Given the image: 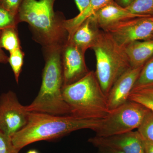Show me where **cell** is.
Masks as SVG:
<instances>
[{
  "label": "cell",
  "mask_w": 153,
  "mask_h": 153,
  "mask_svg": "<svg viewBox=\"0 0 153 153\" xmlns=\"http://www.w3.org/2000/svg\"><path fill=\"white\" fill-rule=\"evenodd\" d=\"M102 120L30 112L27 123L12 136L11 139L15 147L21 150L33 143L55 139L75 131L89 129L94 131L101 125Z\"/></svg>",
  "instance_id": "obj_1"
},
{
  "label": "cell",
  "mask_w": 153,
  "mask_h": 153,
  "mask_svg": "<svg viewBox=\"0 0 153 153\" xmlns=\"http://www.w3.org/2000/svg\"><path fill=\"white\" fill-rule=\"evenodd\" d=\"M55 0H24L18 16L19 22L30 25L34 40L43 49L62 48L68 41L62 13L55 12Z\"/></svg>",
  "instance_id": "obj_2"
},
{
  "label": "cell",
  "mask_w": 153,
  "mask_h": 153,
  "mask_svg": "<svg viewBox=\"0 0 153 153\" xmlns=\"http://www.w3.org/2000/svg\"><path fill=\"white\" fill-rule=\"evenodd\" d=\"M62 48L44 49L45 65L41 88L33 102L26 106L29 112L54 115H70V109L62 96L63 76Z\"/></svg>",
  "instance_id": "obj_3"
},
{
  "label": "cell",
  "mask_w": 153,
  "mask_h": 153,
  "mask_svg": "<svg viewBox=\"0 0 153 153\" xmlns=\"http://www.w3.org/2000/svg\"><path fill=\"white\" fill-rule=\"evenodd\" d=\"M62 94L70 108V115L76 117L103 119L110 111L107 97L94 71H89L76 82L63 86Z\"/></svg>",
  "instance_id": "obj_4"
},
{
  "label": "cell",
  "mask_w": 153,
  "mask_h": 153,
  "mask_svg": "<svg viewBox=\"0 0 153 153\" xmlns=\"http://www.w3.org/2000/svg\"><path fill=\"white\" fill-rule=\"evenodd\" d=\"M96 59V76L107 96L115 82L131 67L124 47L109 33L102 30L91 48Z\"/></svg>",
  "instance_id": "obj_5"
},
{
  "label": "cell",
  "mask_w": 153,
  "mask_h": 153,
  "mask_svg": "<svg viewBox=\"0 0 153 153\" xmlns=\"http://www.w3.org/2000/svg\"><path fill=\"white\" fill-rule=\"evenodd\" d=\"M149 109L135 102L128 100L110 111L95 131L98 137H109L133 131L142 123Z\"/></svg>",
  "instance_id": "obj_6"
},
{
  "label": "cell",
  "mask_w": 153,
  "mask_h": 153,
  "mask_svg": "<svg viewBox=\"0 0 153 153\" xmlns=\"http://www.w3.org/2000/svg\"><path fill=\"white\" fill-rule=\"evenodd\" d=\"M104 31L125 47L133 42L153 38V16L127 19L111 25Z\"/></svg>",
  "instance_id": "obj_7"
},
{
  "label": "cell",
  "mask_w": 153,
  "mask_h": 153,
  "mask_svg": "<svg viewBox=\"0 0 153 153\" xmlns=\"http://www.w3.org/2000/svg\"><path fill=\"white\" fill-rule=\"evenodd\" d=\"M29 112L14 92L3 94L0 96V131L12 136L26 125Z\"/></svg>",
  "instance_id": "obj_8"
},
{
  "label": "cell",
  "mask_w": 153,
  "mask_h": 153,
  "mask_svg": "<svg viewBox=\"0 0 153 153\" xmlns=\"http://www.w3.org/2000/svg\"><path fill=\"white\" fill-rule=\"evenodd\" d=\"M85 54V52L68 41L62 47L63 86L76 82L88 73Z\"/></svg>",
  "instance_id": "obj_9"
},
{
  "label": "cell",
  "mask_w": 153,
  "mask_h": 153,
  "mask_svg": "<svg viewBox=\"0 0 153 153\" xmlns=\"http://www.w3.org/2000/svg\"><path fill=\"white\" fill-rule=\"evenodd\" d=\"M88 141L97 148H111L125 153H144L143 139L137 131L109 137L95 136Z\"/></svg>",
  "instance_id": "obj_10"
},
{
  "label": "cell",
  "mask_w": 153,
  "mask_h": 153,
  "mask_svg": "<svg viewBox=\"0 0 153 153\" xmlns=\"http://www.w3.org/2000/svg\"><path fill=\"white\" fill-rule=\"evenodd\" d=\"M143 66L131 67L115 82L107 96L110 111L128 101L129 94L134 87Z\"/></svg>",
  "instance_id": "obj_11"
},
{
  "label": "cell",
  "mask_w": 153,
  "mask_h": 153,
  "mask_svg": "<svg viewBox=\"0 0 153 153\" xmlns=\"http://www.w3.org/2000/svg\"><path fill=\"white\" fill-rule=\"evenodd\" d=\"M100 30L104 31L111 25L127 19L139 18L114 1L108 3L91 16Z\"/></svg>",
  "instance_id": "obj_12"
},
{
  "label": "cell",
  "mask_w": 153,
  "mask_h": 153,
  "mask_svg": "<svg viewBox=\"0 0 153 153\" xmlns=\"http://www.w3.org/2000/svg\"><path fill=\"white\" fill-rule=\"evenodd\" d=\"M101 31L91 17L68 36V41L85 52L94 46Z\"/></svg>",
  "instance_id": "obj_13"
},
{
  "label": "cell",
  "mask_w": 153,
  "mask_h": 153,
  "mask_svg": "<svg viewBox=\"0 0 153 153\" xmlns=\"http://www.w3.org/2000/svg\"><path fill=\"white\" fill-rule=\"evenodd\" d=\"M124 48L131 67H140L153 56V38L135 41Z\"/></svg>",
  "instance_id": "obj_14"
},
{
  "label": "cell",
  "mask_w": 153,
  "mask_h": 153,
  "mask_svg": "<svg viewBox=\"0 0 153 153\" xmlns=\"http://www.w3.org/2000/svg\"><path fill=\"white\" fill-rule=\"evenodd\" d=\"M114 0H90L89 4L84 10L72 19L65 20L64 27L70 36L83 22L94 14L103 6Z\"/></svg>",
  "instance_id": "obj_15"
},
{
  "label": "cell",
  "mask_w": 153,
  "mask_h": 153,
  "mask_svg": "<svg viewBox=\"0 0 153 153\" xmlns=\"http://www.w3.org/2000/svg\"><path fill=\"white\" fill-rule=\"evenodd\" d=\"M128 100L142 105L153 112V83L134 87Z\"/></svg>",
  "instance_id": "obj_16"
},
{
  "label": "cell",
  "mask_w": 153,
  "mask_h": 153,
  "mask_svg": "<svg viewBox=\"0 0 153 153\" xmlns=\"http://www.w3.org/2000/svg\"><path fill=\"white\" fill-rule=\"evenodd\" d=\"M0 47L10 53L22 48L17 27H11L1 30Z\"/></svg>",
  "instance_id": "obj_17"
},
{
  "label": "cell",
  "mask_w": 153,
  "mask_h": 153,
  "mask_svg": "<svg viewBox=\"0 0 153 153\" xmlns=\"http://www.w3.org/2000/svg\"><path fill=\"white\" fill-rule=\"evenodd\" d=\"M126 9L140 17L153 16V0H134Z\"/></svg>",
  "instance_id": "obj_18"
},
{
  "label": "cell",
  "mask_w": 153,
  "mask_h": 153,
  "mask_svg": "<svg viewBox=\"0 0 153 153\" xmlns=\"http://www.w3.org/2000/svg\"><path fill=\"white\" fill-rule=\"evenodd\" d=\"M10 53L8 62L13 72L16 81L18 83L24 64L25 53L22 51V48H19Z\"/></svg>",
  "instance_id": "obj_19"
},
{
  "label": "cell",
  "mask_w": 153,
  "mask_h": 153,
  "mask_svg": "<svg viewBox=\"0 0 153 153\" xmlns=\"http://www.w3.org/2000/svg\"><path fill=\"white\" fill-rule=\"evenodd\" d=\"M153 83V56L145 63L134 87Z\"/></svg>",
  "instance_id": "obj_20"
},
{
  "label": "cell",
  "mask_w": 153,
  "mask_h": 153,
  "mask_svg": "<svg viewBox=\"0 0 153 153\" xmlns=\"http://www.w3.org/2000/svg\"><path fill=\"white\" fill-rule=\"evenodd\" d=\"M143 138L153 142V112L149 110L137 128Z\"/></svg>",
  "instance_id": "obj_21"
},
{
  "label": "cell",
  "mask_w": 153,
  "mask_h": 153,
  "mask_svg": "<svg viewBox=\"0 0 153 153\" xmlns=\"http://www.w3.org/2000/svg\"><path fill=\"white\" fill-rule=\"evenodd\" d=\"M19 23L18 15H14L0 6V31L11 27H17Z\"/></svg>",
  "instance_id": "obj_22"
},
{
  "label": "cell",
  "mask_w": 153,
  "mask_h": 153,
  "mask_svg": "<svg viewBox=\"0 0 153 153\" xmlns=\"http://www.w3.org/2000/svg\"><path fill=\"white\" fill-rule=\"evenodd\" d=\"M20 151L14 146L10 136L0 131V153H19Z\"/></svg>",
  "instance_id": "obj_23"
},
{
  "label": "cell",
  "mask_w": 153,
  "mask_h": 153,
  "mask_svg": "<svg viewBox=\"0 0 153 153\" xmlns=\"http://www.w3.org/2000/svg\"><path fill=\"white\" fill-rule=\"evenodd\" d=\"M24 0H0V6L14 15H18Z\"/></svg>",
  "instance_id": "obj_24"
},
{
  "label": "cell",
  "mask_w": 153,
  "mask_h": 153,
  "mask_svg": "<svg viewBox=\"0 0 153 153\" xmlns=\"http://www.w3.org/2000/svg\"><path fill=\"white\" fill-rule=\"evenodd\" d=\"M79 13L84 10L89 4L90 0H74Z\"/></svg>",
  "instance_id": "obj_25"
},
{
  "label": "cell",
  "mask_w": 153,
  "mask_h": 153,
  "mask_svg": "<svg viewBox=\"0 0 153 153\" xmlns=\"http://www.w3.org/2000/svg\"><path fill=\"white\" fill-rule=\"evenodd\" d=\"M143 139L144 153H153V142Z\"/></svg>",
  "instance_id": "obj_26"
},
{
  "label": "cell",
  "mask_w": 153,
  "mask_h": 153,
  "mask_svg": "<svg viewBox=\"0 0 153 153\" xmlns=\"http://www.w3.org/2000/svg\"><path fill=\"white\" fill-rule=\"evenodd\" d=\"M98 153H125L121 151L109 148L100 147Z\"/></svg>",
  "instance_id": "obj_27"
},
{
  "label": "cell",
  "mask_w": 153,
  "mask_h": 153,
  "mask_svg": "<svg viewBox=\"0 0 153 153\" xmlns=\"http://www.w3.org/2000/svg\"><path fill=\"white\" fill-rule=\"evenodd\" d=\"M134 1V0H114V1L119 5L125 8L130 5Z\"/></svg>",
  "instance_id": "obj_28"
},
{
  "label": "cell",
  "mask_w": 153,
  "mask_h": 153,
  "mask_svg": "<svg viewBox=\"0 0 153 153\" xmlns=\"http://www.w3.org/2000/svg\"><path fill=\"white\" fill-rule=\"evenodd\" d=\"M1 30L0 31L1 34ZM9 57L6 55L2 49L0 47V63H8Z\"/></svg>",
  "instance_id": "obj_29"
},
{
  "label": "cell",
  "mask_w": 153,
  "mask_h": 153,
  "mask_svg": "<svg viewBox=\"0 0 153 153\" xmlns=\"http://www.w3.org/2000/svg\"><path fill=\"white\" fill-rule=\"evenodd\" d=\"M27 153H39V152L36 150H30Z\"/></svg>",
  "instance_id": "obj_30"
},
{
  "label": "cell",
  "mask_w": 153,
  "mask_h": 153,
  "mask_svg": "<svg viewBox=\"0 0 153 153\" xmlns=\"http://www.w3.org/2000/svg\"></svg>",
  "instance_id": "obj_31"
}]
</instances>
